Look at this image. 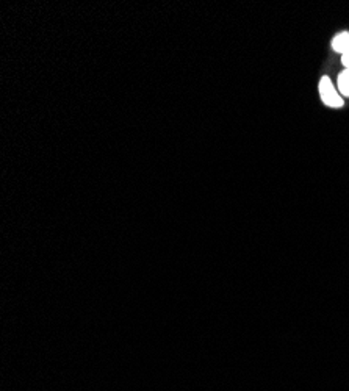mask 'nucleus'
I'll list each match as a JSON object with an SVG mask.
<instances>
[{"mask_svg":"<svg viewBox=\"0 0 349 391\" xmlns=\"http://www.w3.org/2000/svg\"><path fill=\"white\" fill-rule=\"evenodd\" d=\"M320 96L323 99V102L332 109H340L343 105V99H341L340 92L335 90L334 83L329 77H323L320 82Z\"/></svg>","mask_w":349,"mask_h":391,"instance_id":"1","label":"nucleus"},{"mask_svg":"<svg viewBox=\"0 0 349 391\" xmlns=\"http://www.w3.org/2000/svg\"><path fill=\"white\" fill-rule=\"evenodd\" d=\"M332 49L335 52L341 53V55L349 52V33L348 32H341L332 39Z\"/></svg>","mask_w":349,"mask_h":391,"instance_id":"2","label":"nucleus"},{"mask_svg":"<svg viewBox=\"0 0 349 391\" xmlns=\"http://www.w3.org/2000/svg\"><path fill=\"white\" fill-rule=\"evenodd\" d=\"M337 86H338L340 96L349 97V69H345L340 74L337 80Z\"/></svg>","mask_w":349,"mask_h":391,"instance_id":"3","label":"nucleus"},{"mask_svg":"<svg viewBox=\"0 0 349 391\" xmlns=\"http://www.w3.org/2000/svg\"><path fill=\"white\" fill-rule=\"evenodd\" d=\"M341 63H343L346 69H349V52H346V53H343V55H341Z\"/></svg>","mask_w":349,"mask_h":391,"instance_id":"4","label":"nucleus"}]
</instances>
